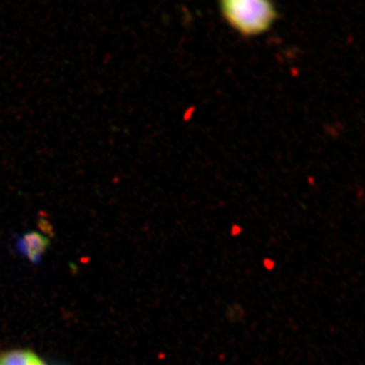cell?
<instances>
[{
	"label": "cell",
	"mask_w": 365,
	"mask_h": 365,
	"mask_svg": "<svg viewBox=\"0 0 365 365\" xmlns=\"http://www.w3.org/2000/svg\"><path fill=\"white\" fill-rule=\"evenodd\" d=\"M222 18L245 37L268 32L278 14L272 0H218Z\"/></svg>",
	"instance_id": "cell-1"
},
{
	"label": "cell",
	"mask_w": 365,
	"mask_h": 365,
	"mask_svg": "<svg viewBox=\"0 0 365 365\" xmlns=\"http://www.w3.org/2000/svg\"><path fill=\"white\" fill-rule=\"evenodd\" d=\"M49 239L37 232H26L18 241V248L29 260H40L49 247Z\"/></svg>",
	"instance_id": "cell-2"
},
{
	"label": "cell",
	"mask_w": 365,
	"mask_h": 365,
	"mask_svg": "<svg viewBox=\"0 0 365 365\" xmlns=\"http://www.w3.org/2000/svg\"><path fill=\"white\" fill-rule=\"evenodd\" d=\"M0 365H46L35 354L26 350H13L0 354Z\"/></svg>",
	"instance_id": "cell-3"
}]
</instances>
